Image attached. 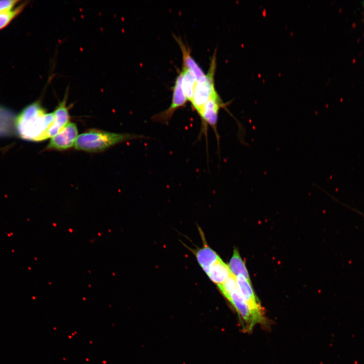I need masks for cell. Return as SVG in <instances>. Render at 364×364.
<instances>
[{"mask_svg":"<svg viewBox=\"0 0 364 364\" xmlns=\"http://www.w3.org/2000/svg\"><path fill=\"white\" fill-rule=\"evenodd\" d=\"M20 1L17 0H2L0 1V12H5L13 9L16 7Z\"/></svg>","mask_w":364,"mask_h":364,"instance_id":"cell-16","label":"cell"},{"mask_svg":"<svg viewBox=\"0 0 364 364\" xmlns=\"http://www.w3.org/2000/svg\"><path fill=\"white\" fill-rule=\"evenodd\" d=\"M78 136L76 125L69 122L57 134L51 138L47 149L57 151L70 149L74 146Z\"/></svg>","mask_w":364,"mask_h":364,"instance_id":"cell-6","label":"cell"},{"mask_svg":"<svg viewBox=\"0 0 364 364\" xmlns=\"http://www.w3.org/2000/svg\"><path fill=\"white\" fill-rule=\"evenodd\" d=\"M236 278L238 290L244 300L253 309L257 311L265 312L259 300L255 294L251 285V281H248L242 276H239Z\"/></svg>","mask_w":364,"mask_h":364,"instance_id":"cell-8","label":"cell"},{"mask_svg":"<svg viewBox=\"0 0 364 364\" xmlns=\"http://www.w3.org/2000/svg\"><path fill=\"white\" fill-rule=\"evenodd\" d=\"M232 274L237 277L242 276L250 281V279L245 262L241 258L238 250L235 249L228 264Z\"/></svg>","mask_w":364,"mask_h":364,"instance_id":"cell-12","label":"cell"},{"mask_svg":"<svg viewBox=\"0 0 364 364\" xmlns=\"http://www.w3.org/2000/svg\"><path fill=\"white\" fill-rule=\"evenodd\" d=\"M182 75L180 72L177 76L173 88L172 100L170 106L166 110L154 115L152 117L153 122L167 124L174 112L179 108L185 107L188 100L181 86Z\"/></svg>","mask_w":364,"mask_h":364,"instance_id":"cell-5","label":"cell"},{"mask_svg":"<svg viewBox=\"0 0 364 364\" xmlns=\"http://www.w3.org/2000/svg\"><path fill=\"white\" fill-rule=\"evenodd\" d=\"M143 138L145 136L92 129L78 135L74 147L77 150L99 152L121 142Z\"/></svg>","mask_w":364,"mask_h":364,"instance_id":"cell-2","label":"cell"},{"mask_svg":"<svg viewBox=\"0 0 364 364\" xmlns=\"http://www.w3.org/2000/svg\"><path fill=\"white\" fill-rule=\"evenodd\" d=\"M194 254L200 266L207 275L212 266L220 259L216 252L205 243L202 248L195 250Z\"/></svg>","mask_w":364,"mask_h":364,"instance_id":"cell-10","label":"cell"},{"mask_svg":"<svg viewBox=\"0 0 364 364\" xmlns=\"http://www.w3.org/2000/svg\"><path fill=\"white\" fill-rule=\"evenodd\" d=\"M175 40L178 44L183 54V68L188 70L196 78L197 81L203 79L206 74L191 56L190 49L180 38L174 35Z\"/></svg>","mask_w":364,"mask_h":364,"instance_id":"cell-7","label":"cell"},{"mask_svg":"<svg viewBox=\"0 0 364 364\" xmlns=\"http://www.w3.org/2000/svg\"><path fill=\"white\" fill-rule=\"evenodd\" d=\"M66 101L67 97H65L53 112L54 121L49 131V138L55 135L69 122L70 116Z\"/></svg>","mask_w":364,"mask_h":364,"instance_id":"cell-9","label":"cell"},{"mask_svg":"<svg viewBox=\"0 0 364 364\" xmlns=\"http://www.w3.org/2000/svg\"><path fill=\"white\" fill-rule=\"evenodd\" d=\"M219 290L226 298L232 292L238 289L236 278L233 275L231 276L221 285L217 286Z\"/></svg>","mask_w":364,"mask_h":364,"instance_id":"cell-15","label":"cell"},{"mask_svg":"<svg viewBox=\"0 0 364 364\" xmlns=\"http://www.w3.org/2000/svg\"><path fill=\"white\" fill-rule=\"evenodd\" d=\"M226 105L218 95L210 99L197 112L201 120L200 135L204 134L207 138L208 127L210 126L214 130L217 141L219 143V136L217 127L218 113L220 109L225 108Z\"/></svg>","mask_w":364,"mask_h":364,"instance_id":"cell-4","label":"cell"},{"mask_svg":"<svg viewBox=\"0 0 364 364\" xmlns=\"http://www.w3.org/2000/svg\"><path fill=\"white\" fill-rule=\"evenodd\" d=\"M207 275L212 282L218 286L233 275L228 264L220 258L212 266Z\"/></svg>","mask_w":364,"mask_h":364,"instance_id":"cell-11","label":"cell"},{"mask_svg":"<svg viewBox=\"0 0 364 364\" xmlns=\"http://www.w3.org/2000/svg\"><path fill=\"white\" fill-rule=\"evenodd\" d=\"M27 4V2H23L12 10L0 12V30L7 26L23 11Z\"/></svg>","mask_w":364,"mask_h":364,"instance_id":"cell-14","label":"cell"},{"mask_svg":"<svg viewBox=\"0 0 364 364\" xmlns=\"http://www.w3.org/2000/svg\"><path fill=\"white\" fill-rule=\"evenodd\" d=\"M181 86L184 93L188 101L190 102L197 83L195 76L187 69L183 68Z\"/></svg>","mask_w":364,"mask_h":364,"instance_id":"cell-13","label":"cell"},{"mask_svg":"<svg viewBox=\"0 0 364 364\" xmlns=\"http://www.w3.org/2000/svg\"><path fill=\"white\" fill-rule=\"evenodd\" d=\"M216 50L211 58L210 64L205 77L197 81L193 97L190 101L197 112L212 98L218 96L215 88L214 75L216 70Z\"/></svg>","mask_w":364,"mask_h":364,"instance_id":"cell-3","label":"cell"},{"mask_svg":"<svg viewBox=\"0 0 364 364\" xmlns=\"http://www.w3.org/2000/svg\"><path fill=\"white\" fill-rule=\"evenodd\" d=\"M53 121V113H47L39 102H35L21 111L16 118L15 125L21 139L41 142L50 138L49 131Z\"/></svg>","mask_w":364,"mask_h":364,"instance_id":"cell-1","label":"cell"}]
</instances>
